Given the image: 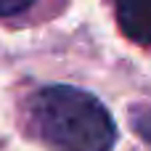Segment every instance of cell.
<instances>
[{"instance_id":"cell-3","label":"cell","mask_w":151,"mask_h":151,"mask_svg":"<svg viewBox=\"0 0 151 151\" xmlns=\"http://www.w3.org/2000/svg\"><path fill=\"white\" fill-rule=\"evenodd\" d=\"M130 122H133L135 133L151 143V106H133L130 109Z\"/></svg>"},{"instance_id":"cell-4","label":"cell","mask_w":151,"mask_h":151,"mask_svg":"<svg viewBox=\"0 0 151 151\" xmlns=\"http://www.w3.org/2000/svg\"><path fill=\"white\" fill-rule=\"evenodd\" d=\"M35 0H0V16H13V13H21L32 5Z\"/></svg>"},{"instance_id":"cell-1","label":"cell","mask_w":151,"mask_h":151,"mask_svg":"<svg viewBox=\"0 0 151 151\" xmlns=\"http://www.w3.org/2000/svg\"><path fill=\"white\" fill-rule=\"evenodd\" d=\"M29 127L53 151H111L117 127L98 98L69 85H48L29 104Z\"/></svg>"},{"instance_id":"cell-2","label":"cell","mask_w":151,"mask_h":151,"mask_svg":"<svg viewBox=\"0 0 151 151\" xmlns=\"http://www.w3.org/2000/svg\"><path fill=\"white\" fill-rule=\"evenodd\" d=\"M122 32L135 42H151V0H114Z\"/></svg>"}]
</instances>
